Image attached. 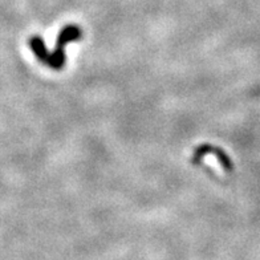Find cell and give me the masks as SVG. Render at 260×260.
<instances>
[]
</instances>
